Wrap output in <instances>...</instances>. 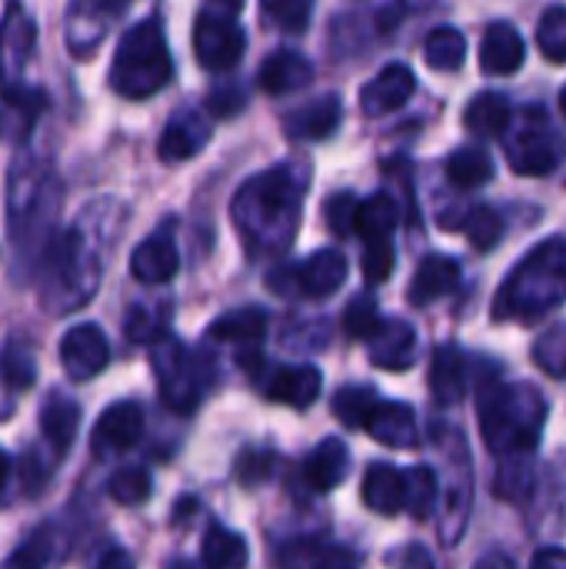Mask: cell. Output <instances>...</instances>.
Wrapping results in <instances>:
<instances>
[{
    "label": "cell",
    "instance_id": "6da1fadb",
    "mask_svg": "<svg viewBox=\"0 0 566 569\" xmlns=\"http://www.w3.org/2000/svg\"><path fill=\"white\" fill-rule=\"evenodd\" d=\"M117 220L120 210L113 200H93L80 210L73 227L50 243V250L40 260V297L50 313H70L97 293L117 233Z\"/></svg>",
    "mask_w": 566,
    "mask_h": 569
},
{
    "label": "cell",
    "instance_id": "7a4b0ae2",
    "mask_svg": "<svg viewBox=\"0 0 566 569\" xmlns=\"http://www.w3.org/2000/svg\"><path fill=\"white\" fill-rule=\"evenodd\" d=\"M300 197H304V183L297 180L294 167H274V170L247 180L237 190L234 223L254 253L287 250V243L300 223Z\"/></svg>",
    "mask_w": 566,
    "mask_h": 569
},
{
    "label": "cell",
    "instance_id": "3957f363",
    "mask_svg": "<svg viewBox=\"0 0 566 569\" xmlns=\"http://www.w3.org/2000/svg\"><path fill=\"white\" fill-rule=\"evenodd\" d=\"M480 430L487 447L507 457H530L544 437L547 400L530 383H507L500 377H487L480 383Z\"/></svg>",
    "mask_w": 566,
    "mask_h": 569
},
{
    "label": "cell",
    "instance_id": "277c9868",
    "mask_svg": "<svg viewBox=\"0 0 566 569\" xmlns=\"http://www.w3.org/2000/svg\"><path fill=\"white\" fill-rule=\"evenodd\" d=\"M63 200V187L57 173L40 163V160H20L10 170V187H7V227L13 250L23 260H33L50 250V230L57 223Z\"/></svg>",
    "mask_w": 566,
    "mask_h": 569
},
{
    "label": "cell",
    "instance_id": "5b68a950",
    "mask_svg": "<svg viewBox=\"0 0 566 569\" xmlns=\"http://www.w3.org/2000/svg\"><path fill=\"white\" fill-rule=\"evenodd\" d=\"M566 303V237H550L530 250L504 280L494 317L497 320H540Z\"/></svg>",
    "mask_w": 566,
    "mask_h": 569
},
{
    "label": "cell",
    "instance_id": "8992f818",
    "mask_svg": "<svg viewBox=\"0 0 566 569\" xmlns=\"http://www.w3.org/2000/svg\"><path fill=\"white\" fill-rule=\"evenodd\" d=\"M173 77V60L157 17L137 20L117 43L110 63V87L127 100H147Z\"/></svg>",
    "mask_w": 566,
    "mask_h": 569
},
{
    "label": "cell",
    "instance_id": "52a82bcc",
    "mask_svg": "<svg viewBox=\"0 0 566 569\" xmlns=\"http://www.w3.org/2000/svg\"><path fill=\"white\" fill-rule=\"evenodd\" d=\"M564 153V133L540 107H527V110H520V117H514L510 133H507V160L520 177L554 173L560 167Z\"/></svg>",
    "mask_w": 566,
    "mask_h": 569
},
{
    "label": "cell",
    "instance_id": "ba28073f",
    "mask_svg": "<svg viewBox=\"0 0 566 569\" xmlns=\"http://www.w3.org/2000/svg\"><path fill=\"white\" fill-rule=\"evenodd\" d=\"M150 367L157 373L163 403L177 413H193L203 397V387H207V380L197 367V357L177 337H163L160 343L150 347Z\"/></svg>",
    "mask_w": 566,
    "mask_h": 569
},
{
    "label": "cell",
    "instance_id": "9c48e42d",
    "mask_svg": "<svg viewBox=\"0 0 566 569\" xmlns=\"http://www.w3.org/2000/svg\"><path fill=\"white\" fill-rule=\"evenodd\" d=\"M240 3H207L193 23V50L200 67L207 70H230L247 50V33L237 23Z\"/></svg>",
    "mask_w": 566,
    "mask_h": 569
},
{
    "label": "cell",
    "instance_id": "30bf717a",
    "mask_svg": "<svg viewBox=\"0 0 566 569\" xmlns=\"http://www.w3.org/2000/svg\"><path fill=\"white\" fill-rule=\"evenodd\" d=\"M344 283H347V260L337 250H320L300 260L297 267H284L267 277V287H274L280 297H310V300L334 297Z\"/></svg>",
    "mask_w": 566,
    "mask_h": 569
},
{
    "label": "cell",
    "instance_id": "8fae6325",
    "mask_svg": "<svg viewBox=\"0 0 566 569\" xmlns=\"http://www.w3.org/2000/svg\"><path fill=\"white\" fill-rule=\"evenodd\" d=\"M33 43H37L33 17L20 3H10L3 10V20H0V83H3V93H10L13 87L20 90Z\"/></svg>",
    "mask_w": 566,
    "mask_h": 569
},
{
    "label": "cell",
    "instance_id": "7c38bea8",
    "mask_svg": "<svg viewBox=\"0 0 566 569\" xmlns=\"http://www.w3.org/2000/svg\"><path fill=\"white\" fill-rule=\"evenodd\" d=\"M143 437V410L133 400H120L110 403L100 417L97 427L90 433V450L97 457H117L127 453L130 447H137Z\"/></svg>",
    "mask_w": 566,
    "mask_h": 569
},
{
    "label": "cell",
    "instance_id": "4fadbf2b",
    "mask_svg": "<svg viewBox=\"0 0 566 569\" xmlns=\"http://www.w3.org/2000/svg\"><path fill=\"white\" fill-rule=\"evenodd\" d=\"M60 363L70 373V380H90L110 363V343L100 327L77 323L60 340Z\"/></svg>",
    "mask_w": 566,
    "mask_h": 569
},
{
    "label": "cell",
    "instance_id": "5bb4252c",
    "mask_svg": "<svg viewBox=\"0 0 566 569\" xmlns=\"http://www.w3.org/2000/svg\"><path fill=\"white\" fill-rule=\"evenodd\" d=\"M123 10H127V3H103V0L73 3L67 13V47L77 57H90V50L103 40L110 20L120 17Z\"/></svg>",
    "mask_w": 566,
    "mask_h": 569
},
{
    "label": "cell",
    "instance_id": "9a60e30c",
    "mask_svg": "<svg viewBox=\"0 0 566 569\" xmlns=\"http://www.w3.org/2000/svg\"><path fill=\"white\" fill-rule=\"evenodd\" d=\"M207 143H210V123H207V117L197 113V110H180L163 127L160 143H157V153L167 163H180V160L197 157Z\"/></svg>",
    "mask_w": 566,
    "mask_h": 569
},
{
    "label": "cell",
    "instance_id": "2e32d148",
    "mask_svg": "<svg viewBox=\"0 0 566 569\" xmlns=\"http://www.w3.org/2000/svg\"><path fill=\"white\" fill-rule=\"evenodd\" d=\"M414 93V70L407 63H387L367 87L360 90V107L367 117H384L404 107Z\"/></svg>",
    "mask_w": 566,
    "mask_h": 569
},
{
    "label": "cell",
    "instance_id": "e0dca14e",
    "mask_svg": "<svg viewBox=\"0 0 566 569\" xmlns=\"http://www.w3.org/2000/svg\"><path fill=\"white\" fill-rule=\"evenodd\" d=\"M524 67V37L514 23L494 20L480 43V70L490 77H510Z\"/></svg>",
    "mask_w": 566,
    "mask_h": 569
},
{
    "label": "cell",
    "instance_id": "ac0fdd59",
    "mask_svg": "<svg viewBox=\"0 0 566 569\" xmlns=\"http://www.w3.org/2000/svg\"><path fill=\"white\" fill-rule=\"evenodd\" d=\"M177 270H180V253L170 233H153L130 253V273L147 287L170 283Z\"/></svg>",
    "mask_w": 566,
    "mask_h": 569
},
{
    "label": "cell",
    "instance_id": "d6986e66",
    "mask_svg": "<svg viewBox=\"0 0 566 569\" xmlns=\"http://www.w3.org/2000/svg\"><path fill=\"white\" fill-rule=\"evenodd\" d=\"M370 363L380 370H410L417 363V333L404 320H384L377 337L370 340Z\"/></svg>",
    "mask_w": 566,
    "mask_h": 569
},
{
    "label": "cell",
    "instance_id": "ffe728a7",
    "mask_svg": "<svg viewBox=\"0 0 566 569\" xmlns=\"http://www.w3.org/2000/svg\"><path fill=\"white\" fill-rule=\"evenodd\" d=\"M320 387H324V377L317 367H274L267 383H264V393L274 403L304 410L320 397Z\"/></svg>",
    "mask_w": 566,
    "mask_h": 569
},
{
    "label": "cell",
    "instance_id": "44dd1931",
    "mask_svg": "<svg viewBox=\"0 0 566 569\" xmlns=\"http://www.w3.org/2000/svg\"><path fill=\"white\" fill-rule=\"evenodd\" d=\"M340 117H344V103L337 93H327V97H317L310 103H304L300 110L287 113L284 117V130L297 140H327L337 127H340Z\"/></svg>",
    "mask_w": 566,
    "mask_h": 569
},
{
    "label": "cell",
    "instance_id": "7402d4cb",
    "mask_svg": "<svg viewBox=\"0 0 566 569\" xmlns=\"http://www.w3.org/2000/svg\"><path fill=\"white\" fill-rule=\"evenodd\" d=\"M310 80H314V63L297 50H277L257 70V83L274 97L294 93V90L307 87Z\"/></svg>",
    "mask_w": 566,
    "mask_h": 569
},
{
    "label": "cell",
    "instance_id": "603a6c76",
    "mask_svg": "<svg viewBox=\"0 0 566 569\" xmlns=\"http://www.w3.org/2000/svg\"><path fill=\"white\" fill-rule=\"evenodd\" d=\"M430 393L440 407H454L467 393V357L457 343H440L430 363Z\"/></svg>",
    "mask_w": 566,
    "mask_h": 569
},
{
    "label": "cell",
    "instance_id": "cb8c5ba5",
    "mask_svg": "<svg viewBox=\"0 0 566 569\" xmlns=\"http://www.w3.org/2000/svg\"><path fill=\"white\" fill-rule=\"evenodd\" d=\"M77 427H80V403L60 390H53L47 397V403L40 407V433L50 443L53 457L67 453L77 440Z\"/></svg>",
    "mask_w": 566,
    "mask_h": 569
},
{
    "label": "cell",
    "instance_id": "d4e9b609",
    "mask_svg": "<svg viewBox=\"0 0 566 569\" xmlns=\"http://www.w3.org/2000/svg\"><path fill=\"white\" fill-rule=\"evenodd\" d=\"M460 283V263L444 253H430L420 260L414 280H410V303L427 307L440 297H447Z\"/></svg>",
    "mask_w": 566,
    "mask_h": 569
},
{
    "label": "cell",
    "instance_id": "484cf974",
    "mask_svg": "<svg viewBox=\"0 0 566 569\" xmlns=\"http://www.w3.org/2000/svg\"><path fill=\"white\" fill-rule=\"evenodd\" d=\"M364 430L377 443L394 447V450L417 447V413L407 403H387V400H380V407L370 413V420H367Z\"/></svg>",
    "mask_w": 566,
    "mask_h": 569
},
{
    "label": "cell",
    "instance_id": "4316f807",
    "mask_svg": "<svg viewBox=\"0 0 566 569\" xmlns=\"http://www.w3.org/2000/svg\"><path fill=\"white\" fill-rule=\"evenodd\" d=\"M63 550H67V537L47 523V527H37L13 553L10 560L3 563V569H57L63 560Z\"/></svg>",
    "mask_w": 566,
    "mask_h": 569
},
{
    "label": "cell",
    "instance_id": "83f0119b",
    "mask_svg": "<svg viewBox=\"0 0 566 569\" xmlns=\"http://www.w3.org/2000/svg\"><path fill=\"white\" fill-rule=\"evenodd\" d=\"M347 470H350V453H347L344 440L330 437V440H324L320 447H314V453L307 457V463H304V480H307L314 490L327 493V490H337V487L344 483Z\"/></svg>",
    "mask_w": 566,
    "mask_h": 569
},
{
    "label": "cell",
    "instance_id": "f1b7e54d",
    "mask_svg": "<svg viewBox=\"0 0 566 569\" xmlns=\"http://www.w3.org/2000/svg\"><path fill=\"white\" fill-rule=\"evenodd\" d=\"M360 497L380 517L400 513L404 510V473L390 463H374L364 477Z\"/></svg>",
    "mask_w": 566,
    "mask_h": 569
},
{
    "label": "cell",
    "instance_id": "f546056e",
    "mask_svg": "<svg viewBox=\"0 0 566 569\" xmlns=\"http://www.w3.org/2000/svg\"><path fill=\"white\" fill-rule=\"evenodd\" d=\"M207 337L210 340H224V343H237L240 350H250V347H257L267 337V313L260 307L230 310L220 320H214Z\"/></svg>",
    "mask_w": 566,
    "mask_h": 569
},
{
    "label": "cell",
    "instance_id": "4dcf8cb0",
    "mask_svg": "<svg viewBox=\"0 0 566 569\" xmlns=\"http://www.w3.org/2000/svg\"><path fill=\"white\" fill-rule=\"evenodd\" d=\"M464 123L477 137H504L514 123V107L504 93H477L464 113Z\"/></svg>",
    "mask_w": 566,
    "mask_h": 569
},
{
    "label": "cell",
    "instance_id": "1f68e13d",
    "mask_svg": "<svg viewBox=\"0 0 566 569\" xmlns=\"http://www.w3.org/2000/svg\"><path fill=\"white\" fill-rule=\"evenodd\" d=\"M200 557H203V567L207 569H244L247 567V557H250V547H247V540L240 533L214 523L203 533Z\"/></svg>",
    "mask_w": 566,
    "mask_h": 569
},
{
    "label": "cell",
    "instance_id": "d6a6232c",
    "mask_svg": "<svg viewBox=\"0 0 566 569\" xmlns=\"http://www.w3.org/2000/svg\"><path fill=\"white\" fill-rule=\"evenodd\" d=\"M447 230H460L474 250H494L504 237V217L494 207H470L457 220H444Z\"/></svg>",
    "mask_w": 566,
    "mask_h": 569
},
{
    "label": "cell",
    "instance_id": "836d02e7",
    "mask_svg": "<svg viewBox=\"0 0 566 569\" xmlns=\"http://www.w3.org/2000/svg\"><path fill=\"white\" fill-rule=\"evenodd\" d=\"M494 177V160L484 147H460L447 157V180L460 190L484 187Z\"/></svg>",
    "mask_w": 566,
    "mask_h": 569
},
{
    "label": "cell",
    "instance_id": "e575fe53",
    "mask_svg": "<svg viewBox=\"0 0 566 569\" xmlns=\"http://www.w3.org/2000/svg\"><path fill=\"white\" fill-rule=\"evenodd\" d=\"M397 203L387 193H374L367 200H360V217H357V237H364V243H380L390 240L397 230Z\"/></svg>",
    "mask_w": 566,
    "mask_h": 569
},
{
    "label": "cell",
    "instance_id": "d590c367",
    "mask_svg": "<svg viewBox=\"0 0 566 569\" xmlns=\"http://www.w3.org/2000/svg\"><path fill=\"white\" fill-rule=\"evenodd\" d=\"M534 487H537V473H534L530 457H507V460H500L497 477H494V493L500 500L527 503L534 497Z\"/></svg>",
    "mask_w": 566,
    "mask_h": 569
},
{
    "label": "cell",
    "instance_id": "8d00e7d4",
    "mask_svg": "<svg viewBox=\"0 0 566 569\" xmlns=\"http://www.w3.org/2000/svg\"><path fill=\"white\" fill-rule=\"evenodd\" d=\"M437 473L430 467H410L404 473V510L414 520H430L434 507H437Z\"/></svg>",
    "mask_w": 566,
    "mask_h": 569
},
{
    "label": "cell",
    "instance_id": "74e56055",
    "mask_svg": "<svg viewBox=\"0 0 566 569\" xmlns=\"http://www.w3.org/2000/svg\"><path fill=\"white\" fill-rule=\"evenodd\" d=\"M464 53H467V37L457 27H437L424 40V60L434 70H444V73L457 70L464 63Z\"/></svg>",
    "mask_w": 566,
    "mask_h": 569
},
{
    "label": "cell",
    "instance_id": "f35d334b",
    "mask_svg": "<svg viewBox=\"0 0 566 569\" xmlns=\"http://www.w3.org/2000/svg\"><path fill=\"white\" fill-rule=\"evenodd\" d=\"M167 317H170V307L160 303V307H150V303H133L123 317V333L127 340L133 343H160L163 333H167Z\"/></svg>",
    "mask_w": 566,
    "mask_h": 569
},
{
    "label": "cell",
    "instance_id": "ab89813d",
    "mask_svg": "<svg viewBox=\"0 0 566 569\" xmlns=\"http://www.w3.org/2000/svg\"><path fill=\"white\" fill-rule=\"evenodd\" d=\"M284 569H357L354 557L330 543H297L284 553Z\"/></svg>",
    "mask_w": 566,
    "mask_h": 569
},
{
    "label": "cell",
    "instance_id": "60d3db41",
    "mask_svg": "<svg viewBox=\"0 0 566 569\" xmlns=\"http://www.w3.org/2000/svg\"><path fill=\"white\" fill-rule=\"evenodd\" d=\"M107 493H110V500L120 503V507H140L143 500H150L153 480H150V473H147L143 467H123V470H117V473L110 477Z\"/></svg>",
    "mask_w": 566,
    "mask_h": 569
},
{
    "label": "cell",
    "instance_id": "b9f144b4",
    "mask_svg": "<svg viewBox=\"0 0 566 569\" xmlns=\"http://www.w3.org/2000/svg\"><path fill=\"white\" fill-rule=\"evenodd\" d=\"M377 407H380V397L370 387H344L334 397V413L347 427H367V420Z\"/></svg>",
    "mask_w": 566,
    "mask_h": 569
},
{
    "label": "cell",
    "instance_id": "7bdbcfd3",
    "mask_svg": "<svg viewBox=\"0 0 566 569\" xmlns=\"http://www.w3.org/2000/svg\"><path fill=\"white\" fill-rule=\"evenodd\" d=\"M537 43L547 60L566 63V7H547L537 23Z\"/></svg>",
    "mask_w": 566,
    "mask_h": 569
},
{
    "label": "cell",
    "instance_id": "ee69618b",
    "mask_svg": "<svg viewBox=\"0 0 566 569\" xmlns=\"http://www.w3.org/2000/svg\"><path fill=\"white\" fill-rule=\"evenodd\" d=\"M380 327H384V320H380V307L374 297H357L344 313V330L354 340H374Z\"/></svg>",
    "mask_w": 566,
    "mask_h": 569
},
{
    "label": "cell",
    "instance_id": "f6af8a7d",
    "mask_svg": "<svg viewBox=\"0 0 566 569\" xmlns=\"http://www.w3.org/2000/svg\"><path fill=\"white\" fill-rule=\"evenodd\" d=\"M0 370H3V383L10 390H27L37 380V363H33V357H30V350L23 343H10L3 350Z\"/></svg>",
    "mask_w": 566,
    "mask_h": 569
},
{
    "label": "cell",
    "instance_id": "bcb514c9",
    "mask_svg": "<svg viewBox=\"0 0 566 569\" xmlns=\"http://www.w3.org/2000/svg\"><path fill=\"white\" fill-rule=\"evenodd\" d=\"M534 360H537V367L544 370V373H550V377H566V327H554V330H547L540 340H537V347H534Z\"/></svg>",
    "mask_w": 566,
    "mask_h": 569
},
{
    "label": "cell",
    "instance_id": "7dc6e473",
    "mask_svg": "<svg viewBox=\"0 0 566 569\" xmlns=\"http://www.w3.org/2000/svg\"><path fill=\"white\" fill-rule=\"evenodd\" d=\"M324 217H327V227L337 233V237H350L357 233V217H360V200L354 193H334L324 207Z\"/></svg>",
    "mask_w": 566,
    "mask_h": 569
},
{
    "label": "cell",
    "instance_id": "c3c4849f",
    "mask_svg": "<svg viewBox=\"0 0 566 569\" xmlns=\"http://www.w3.org/2000/svg\"><path fill=\"white\" fill-rule=\"evenodd\" d=\"M314 7L310 0H264V17H270L280 30H307V20H310Z\"/></svg>",
    "mask_w": 566,
    "mask_h": 569
},
{
    "label": "cell",
    "instance_id": "681fc988",
    "mask_svg": "<svg viewBox=\"0 0 566 569\" xmlns=\"http://www.w3.org/2000/svg\"><path fill=\"white\" fill-rule=\"evenodd\" d=\"M394 263H397V253H394V243H390V240L364 243L360 270H364V280H367V283H384V280L394 273Z\"/></svg>",
    "mask_w": 566,
    "mask_h": 569
},
{
    "label": "cell",
    "instance_id": "f907efd6",
    "mask_svg": "<svg viewBox=\"0 0 566 569\" xmlns=\"http://www.w3.org/2000/svg\"><path fill=\"white\" fill-rule=\"evenodd\" d=\"M20 477H23V493L27 497H37L43 487H47V477H50V470L43 467V457H40V450H27L23 453V463H20Z\"/></svg>",
    "mask_w": 566,
    "mask_h": 569
},
{
    "label": "cell",
    "instance_id": "816d5d0a",
    "mask_svg": "<svg viewBox=\"0 0 566 569\" xmlns=\"http://www.w3.org/2000/svg\"><path fill=\"white\" fill-rule=\"evenodd\" d=\"M244 103H247V93L240 87H217L207 97V110L214 117H234V113L244 110Z\"/></svg>",
    "mask_w": 566,
    "mask_h": 569
},
{
    "label": "cell",
    "instance_id": "f5cc1de1",
    "mask_svg": "<svg viewBox=\"0 0 566 569\" xmlns=\"http://www.w3.org/2000/svg\"><path fill=\"white\" fill-rule=\"evenodd\" d=\"M530 569H566V550L560 547H547L534 557Z\"/></svg>",
    "mask_w": 566,
    "mask_h": 569
},
{
    "label": "cell",
    "instance_id": "db71d44e",
    "mask_svg": "<svg viewBox=\"0 0 566 569\" xmlns=\"http://www.w3.org/2000/svg\"><path fill=\"white\" fill-rule=\"evenodd\" d=\"M97 569H133V560L123 550H107L103 560L97 563Z\"/></svg>",
    "mask_w": 566,
    "mask_h": 569
},
{
    "label": "cell",
    "instance_id": "11a10c76",
    "mask_svg": "<svg viewBox=\"0 0 566 569\" xmlns=\"http://www.w3.org/2000/svg\"><path fill=\"white\" fill-rule=\"evenodd\" d=\"M400 569H434V563H430L427 550H420V547H410V550H407V557H404V567Z\"/></svg>",
    "mask_w": 566,
    "mask_h": 569
},
{
    "label": "cell",
    "instance_id": "9f6ffc18",
    "mask_svg": "<svg viewBox=\"0 0 566 569\" xmlns=\"http://www.w3.org/2000/svg\"><path fill=\"white\" fill-rule=\"evenodd\" d=\"M477 569H514V563H510V560H504V557H490V560L477 563Z\"/></svg>",
    "mask_w": 566,
    "mask_h": 569
},
{
    "label": "cell",
    "instance_id": "6f0895ef",
    "mask_svg": "<svg viewBox=\"0 0 566 569\" xmlns=\"http://www.w3.org/2000/svg\"><path fill=\"white\" fill-rule=\"evenodd\" d=\"M7 477H10V457L0 450V493H3V487H7Z\"/></svg>",
    "mask_w": 566,
    "mask_h": 569
},
{
    "label": "cell",
    "instance_id": "680465c9",
    "mask_svg": "<svg viewBox=\"0 0 566 569\" xmlns=\"http://www.w3.org/2000/svg\"><path fill=\"white\" fill-rule=\"evenodd\" d=\"M560 107H564V117H566V87H564V93H560Z\"/></svg>",
    "mask_w": 566,
    "mask_h": 569
},
{
    "label": "cell",
    "instance_id": "91938a15",
    "mask_svg": "<svg viewBox=\"0 0 566 569\" xmlns=\"http://www.w3.org/2000/svg\"><path fill=\"white\" fill-rule=\"evenodd\" d=\"M170 569H193V567H190V563H173Z\"/></svg>",
    "mask_w": 566,
    "mask_h": 569
}]
</instances>
